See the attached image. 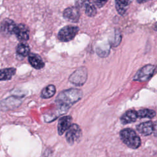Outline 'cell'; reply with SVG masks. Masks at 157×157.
I'll list each match as a JSON object with an SVG mask.
<instances>
[{
  "instance_id": "1",
  "label": "cell",
  "mask_w": 157,
  "mask_h": 157,
  "mask_svg": "<svg viewBox=\"0 0 157 157\" xmlns=\"http://www.w3.org/2000/svg\"><path fill=\"white\" fill-rule=\"evenodd\" d=\"M83 96L82 90L76 88H70L61 91L56 97V102L59 109L66 111L74 104L78 101Z\"/></svg>"
},
{
  "instance_id": "2",
  "label": "cell",
  "mask_w": 157,
  "mask_h": 157,
  "mask_svg": "<svg viewBox=\"0 0 157 157\" xmlns=\"http://www.w3.org/2000/svg\"><path fill=\"white\" fill-rule=\"evenodd\" d=\"M120 136L123 143L131 148H138L141 144L140 137L132 129L127 128L121 130Z\"/></svg>"
},
{
  "instance_id": "3",
  "label": "cell",
  "mask_w": 157,
  "mask_h": 157,
  "mask_svg": "<svg viewBox=\"0 0 157 157\" xmlns=\"http://www.w3.org/2000/svg\"><path fill=\"white\" fill-rule=\"evenodd\" d=\"M78 28L74 26H66L60 29L58 38L60 41L68 42L73 39L78 31Z\"/></svg>"
},
{
  "instance_id": "4",
  "label": "cell",
  "mask_w": 157,
  "mask_h": 157,
  "mask_svg": "<svg viewBox=\"0 0 157 157\" xmlns=\"http://www.w3.org/2000/svg\"><path fill=\"white\" fill-rule=\"evenodd\" d=\"M87 76L88 74L86 67H81L78 68L70 75L69 80L75 85L81 86L86 82Z\"/></svg>"
},
{
  "instance_id": "5",
  "label": "cell",
  "mask_w": 157,
  "mask_h": 157,
  "mask_svg": "<svg viewBox=\"0 0 157 157\" xmlns=\"http://www.w3.org/2000/svg\"><path fill=\"white\" fill-rule=\"evenodd\" d=\"M155 71V66L152 64H147L139 69L134 77V80L145 82L149 80Z\"/></svg>"
},
{
  "instance_id": "6",
  "label": "cell",
  "mask_w": 157,
  "mask_h": 157,
  "mask_svg": "<svg viewBox=\"0 0 157 157\" xmlns=\"http://www.w3.org/2000/svg\"><path fill=\"white\" fill-rule=\"evenodd\" d=\"M82 136V131L77 124H72L67 130L66 139L67 143L73 145L75 141L78 142Z\"/></svg>"
},
{
  "instance_id": "7",
  "label": "cell",
  "mask_w": 157,
  "mask_h": 157,
  "mask_svg": "<svg viewBox=\"0 0 157 157\" xmlns=\"http://www.w3.org/2000/svg\"><path fill=\"white\" fill-rule=\"evenodd\" d=\"M17 25L13 20L9 18L4 19L1 23L0 31L4 36H10L14 34Z\"/></svg>"
},
{
  "instance_id": "8",
  "label": "cell",
  "mask_w": 157,
  "mask_h": 157,
  "mask_svg": "<svg viewBox=\"0 0 157 157\" xmlns=\"http://www.w3.org/2000/svg\"><path fill=\"white\" fill-rule=\"evenodd\" d=\"M64 17L72 22H77L80 18V13L77 7H70L66 8L63 12Z\"/></svg>"
},
{
  "instance_id": "9",
  "label": "cell",
  "mask_w": 157,
  "mask_h": 157,
  "mask_svg": "<svg viewBox=\"0 0 157 157\" xmlns=\"http://www.w3.org/2000/svg\"><path fill=\"white\" fill-rule=\"evenodd\" d=\"M72 117L71 116H65L61 117L58 123V132L59 135H62L71 126Z\"/></svg>"
},
{
  "instance_id": "10",
  "label": "cell",
  "mask_w": 157,
  "mask_h": 157,
  "mask_svg": "<svg viewBox=\"0 0 157 157\" xmlns=\"http://www.w3.org/2000/svg\"><path fill=\"white\" fill-rule=\"evenodd\" d=\"M14 34L19 40L26 41L29 39V30L23 24L17 25Z\"/></svg>"
},
{
  "instance_id": "11",
  "label": "cell",
  "mask_w": 157,
  "mask_h": 157,
  "mask_svg": "<svg viewBox=\"0 0 157 157\" xmlns=\"http://www.w3.org/2000/svg\"><path fill=\"white\" fill-rule=\"evenodd\" d=\"M138 132L144 136L150 135L154 129V126L151 121H145L140 123L136 127Z\"/></svg>"
},
{
  "instance_id": "12",
  "label": "cell",
  "mask_w": 157,
  "mask_h": 157,
  "mask_svg": "<svg viewBox=\"0 0 157 157\" xmlns=\"http://www.w3.org/2000/svg\"><path fill=\"white\" fill-rule=\"evenodd\" d=\"M137 118V112L136 110H129L121 117L120 120L121 123L125 124L136 121Z\"/></svg>"
},
{
  "instance_id": "13",
  "label": "cell",
  "mask_w": 157,
  "mask_h": 157,
  "mask_svg": "<svg viewBox=\"0 0 157 157\" xmlns=\"http://www.w3.org/2000/svg\"><path fill=\"white\" fill-rule=\"evenodd\" d=\"M28 61L30 64L36 69H42L45 66V64L40 56H39L37 54H30L28 56Z\"/></svg>"
},
{
  "instance_id": "14",
  "label": "cell",
  "mask_w": 157,
  "mask_h": 157,
  "mask_svg": "<svg viewBox=\"0 0 157 157\" xmlns=\"http://www.w3.org/2000/svg\"><path fill=\"white\" fill-rule=\"evenodd\" d=\"M16 69L13 67L0 69V80H10L15 74Z\"/></svg>"
},
{
  "instance_id": "15",
  "label": "cell",
  "mask_w": 157,
  "mask_h": 157,
  "mask_svg": "<svg viewBox=\"0 0 157 157\" xmlns=\"http://www.w3.org/2000/svg\"><path fill=\"white\" fill-rule=\"evenodd\" d=\"M131 1H115V7L117 12L121 15H124Z\"/></svg>"
},
{
  "instance_id": "16",
  "label": "cell",
  "mask_w": 157,
  "mask_h": 157,
  "mask_svg": "<svg viewBox=\"0 0 157 157\" xmlns=\"http://www.w3.org/2000/svg\"><path fill=\"white\" fill-rule=\"evenodd\" d=\"M82 6L85 7V13L89 17H94L96 14L95 6L90 1H83Z\"/></svg>"
},
{
  "instance_id": "17",
  "label": "cell",
  "mask_w": 157,
  "mask_h": 157,
  "mask_svg": "<svg viewBox=\"0 0 157 157\" xmlns=\"http://www.w3.org/2000/svg\"><path fill=\"white\" fill-rule=\"evenodd\" d=\"M56 93V88L53 85H49L44 88L41 92V97L47 99L52 97Z\"/></svg>"
},
{
  "instance_id": "18",
  "label": "cell",
  "mask_w": 157,
  "mask_h": 157,
  "mask_svg": "<svg viewBox=\"0 0 157 157\" xmlns=\"http://www.w3.org/2000/svg\"><path fill=\"white\" fill-rule=\"evenodd\" d=\"M137 112L138 117L140 118H152L156 115V112L153 110L148 109H144L139 110Z\"/></svg>"
},
{
  "instance_id": "19",
  "label": "cell",
  "mask_w": 157,
  "mask_h": 157,
  "mask_svg": "<svg viewBox=\"0 0 157 157\" xmlns=\"http://www.w3.org/2000/svg\"><path fill=\"white\" fill-rule=\"evenodd\" d=\"M16 51L18 55L21 56H26L29 53L30 48L28 44L22 42L17 45Z\"/></svg>"
},
{
  "instance_id": "20",
  "label": "cell",
  "mask_w": 157,
  "mask_h": 157,
  "mask_svg": "<svg viewBox=\"0 0 157 157\" xmlns=\"http://www.w3.org/2000/svg\"><path fill=\"white\" fill-rule=\"evenodd\" d=\"M121 40V35L118 30H116L112 37V39L110 40V44L113 47H117L119 45Z\"/></svg>"
},
{
  "instance_id": "21",
  "label": "cell",
  "mask_w": 157,
  "mask_h": 157,
  "mask_svg": "<svg viewBox=\"0 0 157 157\" xmlns=\"http://www.w3.org/2000/svg\"><path fill=\"white\" fill-rule=\"evenodd\" d=\"M107 2V1H94L93 2L94 6H96L98 7H102L105 3Z\"/></svg>"
},
{
  "instance_id": "22",
  "label": "cell",
  "mask_w": 157,
  "mask_h": 157,
  "mask_svg": "<svg viewBox=\"0 0 157 157\" xmlns=\"http://www.w3.org/2000/svg\"><path fill=\"white\" fill-rule=\"evenodd\" d=\"M147 1H137V2L139 3H144V2H145Z\"/></svg>"
}]
</instances>
